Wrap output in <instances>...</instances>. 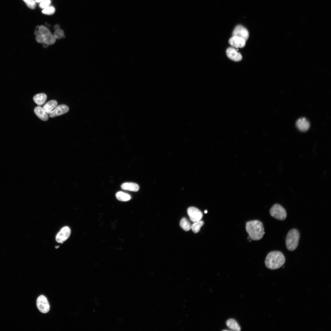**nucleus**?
Returning a JSON list of instances; mask_svg holds the SVG:
<instances>
[{"instance_id": "1", "label": "nucleus", "mask_w": 331, "mask_h": 331, "mask_svg": "<svg viewBox=\"0 0 331 331\" xmlns=\"http://www.w3.org/2000/svg\"><path fill=\"white\" fill-rule=\"evenodd\" d=\"M246 230L249 237L254 240L261 239L265 234L262 223L258 220L248 222L246 225Z\"/></svg>"}, {"instance_id": "2", "label": "nucleus", "mask_w": 331, "mask_h": 331, "mask_svg": "<svg viewBox=\"0 0 331 331\" xmlns=\"http://www.w3.org/2000/svg\"><path fill=\"white\" fill-rule=\"evenodd\" d=\"M285 261L283 254L279 251H273L267 255L265 261L266 267L271 269H279L284 265Z\"/></svg>"}, {"instance_id": "3", "label": "nucleus", "mask_w": 331, "mask_h": 331, "mask_svg": "<svg viewBox=\"0 0 331 331\" xmlns=\"http://www.w3.org/2000/svg\"><path fill=\"white\" fill-rule=\"evenodd\" d=\"M300 239V234L296 229H292L288 233L286 244L287 249L291 251L295 250L297 247Z\"/></svg>"}, {"instance_id": "4", "label": "nucleus", "mask_w": 331, "mask_h": 331, "mask_svg": "<svg viewBox=\"0 0 331 331\" xmlns=\"http://www.w3.org/2000/svg\"><path fill=\"white\" fill-rule=\"evenodd\" d=\"M270 213L272 217L279 220H284L287 217L285 209L278 204H275L271 207L270 210Z\"/></svg>"}, {"instance_id": "5", "label": "nucleus", "mask_w": 331, "mask_h": 331, "mask_svg": "<svg viewBox=\"0 0 331 331\" xmlns=\"http://www.w3.org/2000/svg\"><path fill=\"white\" fill-rule=\"evenodd\" d=\"M37 305L39 310L43 313H47L50 311L49 303L47 298L44 295H42L38 297L37 300Z\"/></svg>"}, {"instance_id": "6", "label": "nucleus", "mask_w": 331, "mask_h": 331, "mask_svg": "<svg viewBox=\"0 0 331 331\" xmlns=\"http://www.w3.org/2000/svg\"><path fill=\"white\" fill-rule=\"evenodd\" d=\"M71 234V230L70 228L65 226L62 228L57 235L56 237V241L63 243L70 237Z\"/></svg>"}, {"instance_id": "7", "label": "nucleus", "mask_w": 331, "mask_h": 331, "mask_svg": "<svg viewBox=\"0 0 331 331\" xmlns=\"http://www.w3.org/2000/svg\"><path fill=\"white\" fill-rule=\"evenodd\" d=\"M187 213L190 220L193 222L201 220L203 217L202 212L194 207H190L187 210Z\"/></svg>"}, {"instance_id": "8", "label": "nucleus", "mask_w": 331, "mask_h": 331, "mask_svg": "<svg viewBox=\"0 0 331 331\" xmlns=\"http://www.w3.org/2000/svg\"><path fill=\"white\" fill-rule=\"evenodd\" d=\"M233 36L239 37L246 41L249 37V33L246 28L241 25H238L233 32Z\"/></svg>"}, {"instance_id": "9", "label": "nucleus", "mask_w": 331, "mask_h": 331, "mask_svg": "<svg viewBox=\"0 0 331 331\" xmlns=\"http://www.w3.org/2000/svg\"><path fill=\"white\" fill-rule=\"evenodd\" d=\"M69 107L66 105H61L57 107L49 114L51 118H53L61 115L68 112Z\"/></svg>"}, {"instance_id": "10", "label": "nucleus", "mask_w": 331, "mask_h": 331, "mask_svg": "<svg viewBox=\"0 0 331 331\" xmlns=\"http://www.w3.org/2000/svg\"><path fill=\"white\" fill-rule=\"evenodd\" d=\"M226 54L228 57L233 61L239 62L242 59L241 54L233 47L228 48L227 50Z\"/></svg>"}, {"instance_id": "11", "label": "nucleus", "mask_w": 331, "mask_h": 331, "mask_svg": "<svg viewBox=\"0 0 331 331\" xmlns=\"http://www.w3.org/2000/svg\"><path fill=\"white\" fill-rule=\"evenodd\" d=\"M246 41L245 40L241 38L233 36L230 39L229 43L233 47L236 48H242L245 46Z\"/></svg>"}, {"instance_id": "12", "label": "nucleus", "mask_w": 331, "mask_h": 331, "mask_svg": "<svg viewBox=\"0 0 331 331\" xmlns=\"http://www.w3.org/2000/svg\"><path fill=\"white\" fill-rule=\"evenodd\" d=\"M296 126L300 131L305 132L309 129L310 124L309 122L305 118H302L297 121Z\"/></svg>"}, {"instance_id": "13", "label": "nucleus", "mask_w": 331, "mask_h": 331, "mask_svg": "<svg viewBox=\"0 0 331 331\" xmlns=\"http://www.w3.org/2000/svg\"><path fill=\"white\" fill-rule=\"evenodd\" d=\"M34 112L36 115L42 120L47 121L48 120V116L42 107L39 106L36 107L35 109Z\"/></svg>"}, {"instance_id": "14", "label": "nucleus", "mask_w": 331, "mask_h": 331, "mask_svg": "<svg viewBox=\"0 0 331 331\" xmlns=\"http://www.w3.org/2000/svg\"><path fill=\"white\" fill-rule=\"evenodd\" d=\"M58 105V102L56 100H51L44 105L43 109L47 114H49L57 107Z\"/></svg>"}, {"instance_id": "15", "label": "nucleus", "mask_w": 331, "mask_h": 331, "mask_svg": "<svg viewBox=\"0 0 331 331\" xmlns=\"http://www.w3.org/2000/svg\"><path fill=\"white\" fill-rule=\"evenodd\" d=\"M121 188L124 190L132 191L137 192L139 189V186L136 183L132 182H127L123 184Z\"/></svg>"}, {"instance_id": "16", "label": "nucleus", "mask_w": 331, "mask_h": 331, "mask_svg": "<svg viewBox=\"0 0 331 331\" xmlns=\"http://www.w3.org/2000/svg\"><path fill=\"white\" fill-rule=\"evenodd\" d=\"M47 96L44 93H40L35 95L33 98L34 102L39 106L43 105L46 102Z\"/></svg>"}, {"instance_id": "17", "label": "nucleus", "mask_w": 331, "mask_h": 331, "mask_svg": "<svg viewBox=\"0 0 331 331\" xmlns=\"http://www.w3.org/2000/svg\"><path fill=\"white\" fill-rule=\"evenodd\" d=\"M226 324L230 329L233 330L239 331L241 330L239 325L234 319H230L228 320L226 322Z\"/></svg>"}, {"instance_id": "18", "label": "nucleus", "mask_w": 331, "mask_h": 331, "mask_svg": "<svg viewBox=\"0 0 331 331\" xmlns=\"http://www.w3.org/2000/svg\"><path fill=\"white\" fill-rule=\"evenodd\" d=\"M116 196L118 200L123 201H129L131 198V196L130 195L121 191L117 193Z\"/></svg>"}, {"instance_id": "19", "label": "nucleus", "mask_w": 331, "mask_h": 331, "mask_svg": "<svg viewBox=\"0 0 331 331\" xmlns=\"http://www.w3.org/2000/svg\"><path fill=\"white\" fill-rule=\"evenodd\" d=\"M181 227L185 231H188L191 229V225L185 218H183L180 222Z\"/></svg>"}, {"instance_id": "20", "label": "nucleus", "mask_w": 331, "mask_h": 331, "mask_svg": "<svg viewBox=\"0 0 331 331\" xmlns=\"http://www.w3.org/2000/svg\"><path fill=\"white\" fill-rule=\"evenodd\" d=\"M204 224L203 221L201 220L194 222L191 225V229L194 233H197L199 231Z\"/></svg>"}, {"instance_id": "21", "label": "nucleus", "mask_w": 331, "mask_h": 331, "mask_svg": "<svg viewBox=\"0 0 331 331\" xmlns=\"http://www.w3.org/2000/svg\"><path fill=\"white\" fill-rule=\"evenodd\" d=\"M44 43L49 45L54 44L56 42V39L51 33L44 37Z\"/></svg>"}, {"instance_id": "22", "label": "nucleus", "mask_w": 331, "mask_h": 331, "mask_svg": "<svg viewBox=\"0 0 331 331\" xmlns=\"http://www.w3.org/2000/svg\"><path fill=\"white\" fill-rule=\"evenodd\" d=\"M55 12V9L54 7L53 6H49L45 9H44L42 11V13L43 14L48 15H53Z\"/></svg>"}, {"instance_id": "23", "label": "nucleus", "mask_w": 331, "mask_h": 331, "mask_svg": "<svg viewBox=\"0 0 331 331\" xmlns=\"http://www.w3.org/2000/svg\"><path fill=\"white\" fill-rule=\"evenodd\" d=\"M39 30L40 33V34L43 37L51 33L48 28L43 25L40 26Z\"/></svg>"}, {"instance_id": "24", "label": "nucleus", "mask_w": 331, "mask_h": 331, "mask_svg": "<svg viewBox=\"0 0 331 331\" xmlns=\"http://www.w3.org/2000/svg\"><path fill=\"white\" fill-rule=\"evenodd\" d=\"M23 1L30 9H34L35 8L36 3L35 0H23Z\"/></svg>"}, {"instance_id": "25", "label": "nucleus", "mask_w": 331, "mask_h": 331, "mask_svg": "<svg viewBox=\"0 0 331 331\" xmlns=\"http://www.w3.org/2000/svg\"><path fill=\"white\" fill-rule=\"evenodd\" d=\"M64 33L63 30L59 29L56 31L54 33V36L56 39H59L63 38Z\"/></svg>"}, {"instance_id": "26", "label": "nucleus", "mask_w": 331, "mask_h": 331, "mask_svg": "<svg viewBox=\"0 0 331 331\" xmlns=\"http://www.w3.org/2000/svg\"><path fill=\"white\" fill-rule=\"evenodd\" d=\"M51 3V0H44L40 3L39 6L41 8L44 9L49 7Z\"/></svg>"}, {"instance_id": "27", "label": "nucleus", "mask_w": 331, "mask_h": 331, "mask_svg": "<svg viewBox=\"0 0 331 331\" xmlns=\"http://www.w3.org/2000/svg\"><path fill=\"white\" fill-rule=\"evenodd\" d=\"M36 40L37 42L40 43H44V38L41 35L36 36Z\"/></svg>"}, {"instance_id": "28", "label": "nucleus", "mask_w": 331, "mask_h": 331, "mask_svg": "<svg viewBox=\"0 0 331 331\" xmlns=\"http://www.w3.org/2000/svg\"><path fill=\"white\" fill-rule=\"evenodd\" d=\"M60 28V26L58 24H56V25H55V26L54 27V29L55 31H57V30H58Z\"/></svg>"}, {"instance_id": "29", "label": "nucleus", "mask_w": 331, "mask_h": 331, "mask_svg": "<svg viewBox=\"0 0 331 331\" xmlns=\"http://www.w3.org/2000/svg\"><path fill=\"white\" fill-rule=\"evenodd\" d=\"M35 35L36 36L40 35L39 30H37L35 32Z\"/></svg>"}, {"instance_id": "30", "label": "nucleus", "mask_w": 331, "mask_h": 331, "mask_svg": "<svg viewBox=\"0 0 331 331\" xmlns=\"http://www.w3.org/2000/svg\"><path fill=\"white\" fill-rule=\"evenodd\" d=\"M49 45L46 43H44L43 47L44 48H47L48 47Z\"/></svg>"}, {"instance_id": "31", "label": "nucleus", "mask_w": 331, "mask_h": 331, "mask_svg": "<svg viewBox=\"0 0 331 331\" xmlns=\"http://www.w3.org/2000/svg\"><path fill=\"white\" fill-rule=\"evenodd\" d=\"M44 1V0H35V1L37 3H40Z\"/></svg>"}, {"instance_id": "32", "label": "nucleus", "mask_w": 331, "mask_h": 331, "mask_svg": "<svg viewBox=\"0 0 331 331\" xmlns=\"http://www.w3.org/2000/svg\"><path fill=\"white\" fill-rule=\"evenodd\" d=\"M39 27H40V26H38L36 27V28L39 29Z\"/></svg>"}, {"instance_id": "33", "label": "nucleus", "mask_w": 331, "mask_h": 331, "mask_svg": "<svg viewBox=\"0 0 331 331\" xmlns=\"http://www.w3.org/2000/svg\"><path fill=\"white\" fill-rule=\"evenodd\" d=\"M205 212V213H207L208 212H207V210H205V212Z\"/></svg>"}, {"instance_id": "34", "label": "nucleus", "mask_w": 331, "mask_h": 331, "mask_svg": "<svg viewBox=\"0 0 331 331\" xmlns=\"http://www.w3.org/2000/svg\"><path fill=\"white\" fill-rule=\"evenodd\" d=\"M59 247V246H56L55 247V248L56 249H57V248H58Z\"/></svg>"}]
</instances>
